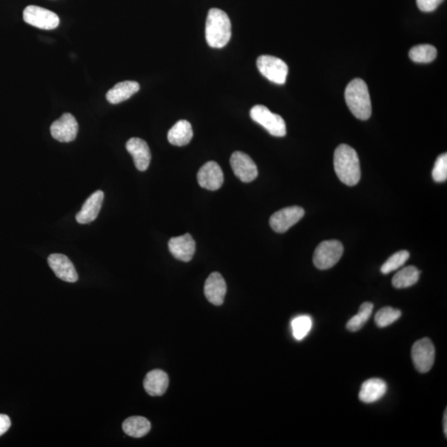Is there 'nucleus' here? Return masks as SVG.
<instances>
[{"label": "nucleus", "instance_id": "obj_23", "mask_svg": "<svg viewBox=\"0 0 447 447\" xmlns=\"http://www.w3.org/2000/svg\"><path fill=\"white\" fill-rule=\"evenodd\" d=\"M420 271L416 267L408 266L394 275L392 284L394 288L406 289L417 284L420 279Z\"/></svg>", "mask_w": 447, "mask_h": 447}, {"label": "nucleus", "instance_id": "obj_29", "mask_svg": "<svg viewBox=\"0 0 447 447\" xmlns=\"http://www.w3.org/2000/svg\"><path fill=\"white\" fill-rule=\"evenodd\" d=\"M432 177L436 182H443L447 179V154L443 153L437 158L432 170Z\"/></svg>", "mask_w": 447, "mask_h": 447}, {"label": "nucleus", "instance_id": "obj_5", "mask_svg": "<svg viewBox=\"0 0 447 447\" xmlns=\"http://www.w3.org/2000/svg\"><path fill=\"white\" fill-rule=\"evenodd\" d=\"M344 248L340 241H326L319 244L314 252L313 263L319 270H326L335 266L342 257Z\"/></svg>", "mask_w": 447, "mask_h": 447}, {"label": "nucleus", "instance_id": "obj_13", "mask_svg": "<svg viewBox=\"0 0 447 447\" xmlns=\"http://www.w3.org/2000/svg\"><path fill=\"white\" fill-rule=\"evenodd\" d=\"M169 251L177 260L189 262L196 252V242L190 234L173 237L168 242Z\"/></svg>", "mask_w": 447, "mask_h": 447}, {"label": "nucleus", "instance_id": "obj_20", "mask_svg": "<svg viewBox=\"0 0 447 447\" xmlns=\"http://www.w3.org/2000/svg\"><path fill=\"white\" fill-rule=\"evenodd\" d=\"M139 91V84L136 82L126 81L118 83L106 94L107 101L113 105L129 100Z\"/></svg>", "mask_w": 447, "mask_h": 447}, {"label": "nucleus", "instance_id": "obj_12", "mask_svg": "<svg viewBox=\"0 0 447 447\" xmlns=\"http://www.w3.org/2000/svg\"><path fill=\"white\" fill-rule=\"evenodd\" d=\"M199 185L209 191L219 190L224 183L222 169L218 163L210 161L204 164L197 173Z\"/></svg>", "mask_w": 447, "mask_h": 447}, {"label": "nucleus", "instance_id": "obj_17", "mask_svg": "<svg viewBox=\"0 0 447 447\" xmlns=\"http://www.w3.org/2000/svg\"><path fill=\"white\" fill-rule=\"evenodd\" d=\"M103 196L105 195L102 191H96L88 197L82 210L76 216L79 224L91 223L97 218L103 204Z\"/></svg>", "mask_w": 447, "mask_h": 447}, {"label": "nucleus", "instance_id": "obj_31", "mask_svg": "<svg viewBox=\"0 0 447 447\" xmlns=\"http://www.w3.org/2000/svg\"><path fill=\"white\" fill-rule=\"evenodd\" d=\"M11 427V418L6 415V414H0V436L6 434Z\"/></svg>", "mask_w": 447, "mask_h": 447}, {"label": "nucleus", "instance_id": "obj_28", "mask_svg": "<svg viewBox=\"0 0 447 447\" xmlns=\"http://www.w3.org/2000/svg\"><path fill=\"white\" fill-rule=\"evenodd\" d=\"M409 256H410V253L407 251L395 253L394 255L389 257V260L381 267V272H382L384 275H388L391 272L397 270L398 268L404 265V263L408 261Z\"/></svg>", "mask_w": 447, "mask_h": 447}, {"label": "nucleus", "instance_id": "obj_1", "mask_svg": "<svg viewBox=\"0 0 447 447\" xmlns=\"http://www.w3.org/2000/svg\"><path fill=\"white\" fill-rule=\"evenodd\" d=\"M334 168L340 180L347 186H355L361 177L359 156L347 144H341L334 153Z\"/></svg>", "mask_w": 447, "mask_h": 447}, {"label": "nucleus", "instance_id": "obj_3", "mask_svg": "<svg viewBox=\"0 0 447 447\" xmlns=\"http://www.w3.org/2000/svg\"><path fill=\"white\" fill-rule=\"evenodd\" d=\"M345 98L348 107L357 119L367 120L372 114L368 87L363 80H353L346 89Z\"/></svg>", "mask_w": 447, "mask_h": 447}, {"label": "nucleus", "instance_id": "obj_25", "mask_svg": "<svg viewBox=\"0 0 447 447\" xmlns=\"http://www.w3.org/2000/svg\"><path fill=\"white\" fill-rule=\"evenodd\" d=\"M374 305L371 303H364L360 306L359 313L351 317L347 322L346 328L352 332L360 331L370 319L373 312Z\"/></svg>", "mask_w": 447, "mask_h": 447}, {"label": "nucleus", "instance_id": "obj_4", "mask_svg": "<svg viewBox=\"0 0 447 447\" xmlns=\"http://www.w3.org/2000/svg\"><path fill=\"white\" fill-rule=\"evenodd\" d=\"M251 119L265 128L275 137H284L287 134L286 123L282 118L271 112L265 106H253L251 111Z\"/></svg>", "mask_w": 447, "mask_h": 447}, {"label": "nucleus", "instance_id": "obj_11", "mask_svg": "<svg viewBox=\"0 0 447 447\" xmlns=\"http://www.w3.org/2000/svg\"><path fill=\"white\" fill-rule=\"evenodd\" d=\"M78 123L73 115L65 113L51 126V136L62 143L72 142L77 138Z\"/></svg>", "mask_w": 447, "mask_h": 447}, {"label": "nucleus", "instance_id": "obj_9", "mask_svg": "<svg viewBox=\"0 0 447 447\" xmlns=\"http://www.w3.org/2000/svg\"><path fill=\"white\" fill-rule=\"evenodd\" d=\"M305 211L300 206H290L277 211L270 220V227L277 233H285L298 222Z\"/></svg>", "mask_w": 447, "mask_h": 447}, {"label": "nucleus", "instance_id": "obj_22", "mask_svg": "<svg viewBox=\"0 0 447 447\" xmlns=\"http://www.w3.org/2000/svg\"><path fill=\"white\" fill-rule=\"evenodd\" d=\"M122 427L127 435L134 439H140L147 435L151 430V423L147 418L134 416L127 418Z\"/></svg>", "mask_w": 447, "mask_h": 447}, {"label": "nucleus", "instance_id": "obj_19", "mask_svg": "<svg viewBox=\"0 0 447 447\" xmlns=\"http://www.w3.org/2000/svg\"><path fill=\"white\" fill-rule=\"evenodd\" d=\"M387 391V384L380 379L366 380L361 386L359 398L365 403H373L382 398Z\"/></svg>", "mask_w": 447, "mask_h": 447}, {"label": "nucleus", "instance_id": "obj_6", "mask_svg": "<svg viewBox=\"0 0 447 447\" xmlns=\"http://www.w3.org/2000/svg\"><path fill=\"white\" fill-rule=\"evenodd\" d=\"M257 67L268 81L279 84L286 82L289 67L282 59L274 56L263 55L257 60Z\"/></svg>", "mask_w": 447, "mask_h": 447}, {"label": "nucleus", "instance_id": "obj_15", "mask_svg": "<svg viewBox=\"0 0 447 447\" xmlns=\"http://www.w3.org/2000/svg\"><path fill=\"white\" fill-rule=\"evenodd\" d=\"M126 149L133 157L136 168L144 172L151 162V152L147 143L139 138H132L126 144Z\"/></svg>", "mask_w": 447, "mask_h": 447}, {"label": "nucleus", "instance_id": "obj_24", "mask_svg": "<svg viewBox=\"0 0 447 447\" xmlns=\"http://www.w3.org/2000/svg\"><path fill=\"white\" fill-rule=\"evenodd\" d=\"M437 55L435 46L429 44H422L414 46L409 51V58L414 63H429L434 62Z\"/></svg>", "mask_w": 447, "mask_h": 447}, {"label": "nucleus", "instance_id": "obj_14", "mask_svg": "<svg viewBox=\"0 0 447 447\" xmlns=\"http://www.w3.org/2000/svg\"><path fill=\"white\" fill-rule=\"evenodd\" d=\"M49 265L58 279L68 282H76L78 280V275L73 263L68 257L53 253L49 257Z\"/></svg>", "mask_w": 447, "mask_h": 447}, {"label": "nucleus", "instance_id": "obj_8", "mask_svg": "<svg viewBox=\"0 0 447 447\" xmlns=\"http://www.w3.org/2000/svg\"><path fill=\"white\" fill-rule=\"evenodd\" d=\"M23 20L27 25L45 30H55L60 23L59 17L55 13L35 6H27L25 9Z\"/></svg>", "mask_w": 447, "mask_h": 447}, {"label": "nucleus", "instance_id": "obj_16", "mask_svg": "<svg viewBox=\"0 0 447 447\" xmlns=\"http://www.w3.org/2000/svg\"><path fill=\"white\" fill-rule=\"evenodd\" d=\"M227 291V282L219 272H213L206 279L204 291L206 298L210 303L215 306L222 305Z\"/></svg>", "mask_w": 447, "mask_h": 447}, {"label": "nucleus", "instance_id": "obj_2", "mask_svg": "<svg viewBox=\"0 0 447 447\" xmlns=\"http://www.w3.org/2000/svg\"><path fill=\"white\" fill-rule=\"evenodd\" d=\"M232 39V22L220 8L209 11L206 23V39L213 49H222Z\"/></svg>", "mask_w": 447, "mask_h": 447}, {"label": "nucleus", "instance_id": "obj_10", "mask_svg": "<svg viewBox=\"0 0 447 447\" xmlns=\"http://www.w3.org/2000/svg\"><path fill=\"white\" fill-rule=\"evenodd\" d=\"M230 165L234 175L243 182H251L258 177V168L253 159L246 153L234 152L230 158Z\"/></svg>", "mask_w": 447, "mask_h": 447}, {"label": "nucleus", "instance_id": "obj_21", "mask_svg": "<svg viewBox=\"0 0 447 447\" xmlns=\"http://www.w3.org/2000/svg\"><path fill=\"white\" fill-rule=\"evenodd\" d=\"M193 137L191 125L187 120H179L168 131V139L172 145L182 146L187 145L191 142Z\"/></svg>", "mask_w": 447, "mask_h": 447}, {"label": "nucleus", "instance_id": "obj_27", "mask_svg": "<svg viewBox=\"0 0 447 447\" xmlns=\"http://www.w3.org/2000/svg\"><path fill=\"white\" fill-rule=\"evenodd\" d=\"M401 310L390 307L381 308L375 315L374 321L379 327L390 326L401 317Z\"/></svg>", "mask_w": 447, "mask_h": 447}, {"label": "nucleus", "instance_id": "obj_26", "mask_svg": "<svg viewBox=\"0 0 447 447\" xmlns=\"http://www.w3.org/2000/svg\"><path fill=\"white\" fill-rule=\"evenodd\" d=\"M291 327L296 340L302 341L312 330L313 319L307 315L296 317L291 321Z\"/></svg>", "mask_w": 447, "mask_h": 447}, {"label": "nucleus", "instance_id": "obj_7", "mask_svg": "<svg viewBox=\"0 0 447 447\" xmlns=\"http://www.w3.org/2000/svg\"><path fill=\"white\" fill-rule=\"evenodd\" d=\"M412 359L414 366L420 373H427L431 370L435 361V347L430 339L422 338L414 343Z\"/></svg>", "mask_w": 447, "mask_h": 447}, {"label": "nucleus", "instance_id": "obj_32", "mask_svg": "<svg viewBox=\"0 0 447 447\" xmlns=\"http://www.w3.org/2000/svg\"><path fill=\"white\" fill-rule=\"evenodd\" d=\"M443 429H444V434L446 435V436H447V412H446H446L444 413V417H443Z\"/></svg>", "mask_w": 447, "mask_h": 447}, {"label": "nucleus", "instance_id": "obj_30", "mask_svg": "<svg viewBox=\"0 0 447 447\" xmlns=\"http://www.w3.org/2000/svg\"><path fill=\"white\" fill-rule=\"evenodd\" d=\"M444 0H417V7L425 13L434 12Z\"/></svg>", "mask_w": 447, "mask_h": 447}, {"label": "nucleus", "instance_id": "obj_18", "mask_svg": "<svg viewBox=\"0 0 447 447\" xmlns=\"http://www.w3.org/2000/svg\"><path fill=\"white\" fill-rule=\"evenodd\" d=\"M169 379L165 372L161 370L150 371L144 381V387L150 396H162L168 388Z\"/></svg>", "mask_w": 447, "mask_h": 447}]
</instances>
